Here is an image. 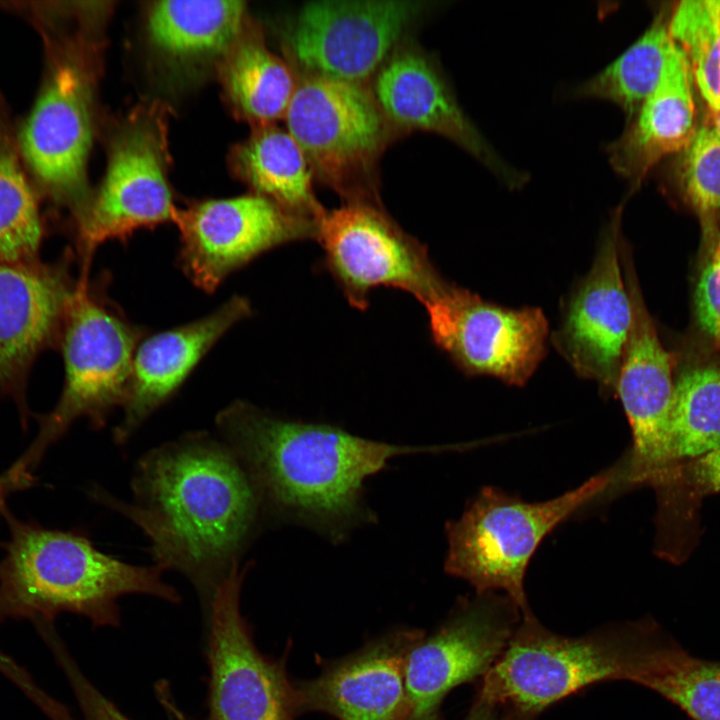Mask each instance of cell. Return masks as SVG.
<instances>
[{
	"mask_svg": "<svg viewBox=\"0 0 720 720\" xmlns=\"http://www.w3.org/2000/svg\"><path fill=\"white\" fill-rule=\"evenodd\" d=\"M131 487V503L97 486L89 493L140 528L156 565L183 574L209 604L264 517L245 469L223 441L193 432L146 453Z\"/></svg>",
	"mask_w": 720,
	"mask_h": 720,
	"instance_id": "6da1fadb",
	"label": "cell"
},
{
	"mask_svg": "<svg viewBox=\"0 0 720 720\" xmlns=\"http://www.w3.org/2000/svg\"><path fill=\"white\" fill-rule=\"evenodd\" d=\"M222 441L248 474L263 516L343 541L374 520L363 483L396 456L438 448L373 441L323 423L288 420L236 401L216 417Z\"/></svg>",
	"mask_w": 720,
	"mask_h": 720,
	"instance_id": "7a4b0ae2",
	"label": "cell"
},
{
	"mask_svg": "<svg viewBox=\"0 0 720 720\" xmlns=\"http://www.w3.org/2000/svg\"><path fill=\"white\" fill-rule=\"evenodd\" d=\"M3 517L10 538L0 560V615L50 617L68 611L96 626H117V600L146 594L179 602L177 590L162 579L157 565L138 566L98 550L80 530L61 531Z\"/></svg>",
	"mask_w": 720,
	"mask_h": 720,
	"instance_id": "3957f363",
	"label": "cell"
},
{
	"mask_svg": "<svg viewBox=\"0 0 720 720\" xmlns=\"http://www.w3.org/2000/svg\"><path fill=\"white\" fill-rule=\"evenodd\" d=\"M649 623L609 625L581 637L546 629L531 613L482 676L468 717L536 720L548 706L598 682L630 681Z\"/></svg>",
	"mask_w": 720,
	"mask_h": 720,
	"instance_id": "277c9868",
	"label": "cell"
},
{
	"mask_svg": "<svg viewBox=\"0 0 720 720\" xmlns=\"http://www.w3.org/2000/svg\"><path fill=\"white\" fill-rule=\"evenodd\" d=\"M620 476V467L611 468L543 502H525L496 487L482 488L462 516L447 523L445 570L469 582L477 594L503 591L523 613L529 612L524 576L541 541L619 483Z\"/></svg>",
	"mask_w": 720,
	"mask_h": 720,
	"instance_id": "5b68a950",
	"label": "cell"
},
{
	"mask_svg": "<svg viewBox=\"0 0 720 720\" xmlns=\"http://www.w3.org/2000/svg\"><path fill=\"white\" fill-rule=\"evenodd\" d=\"M82 274L67 307L59 347L65 377L60 398L38 417L36 438L12 465L32 475L47 449L79 418L93 429L123 406L142 330L132 325Z\"/></svg>",
	"mask_w": 720,
	"mask_h": 720,
	"instance_id": "8992f818",
	"label": "cell"
},
{
	"mask_svg": "<svg viewBox=\"0 0 720 720\" xmlns=\"http://www.w3.org/2000/svg\"><path fill=\"white\" fill-rule=\"evenodd\" d=\"M313 175L346 201H374L391 125L365 84L304 74L284 116Z\"/></svg>",
	"mask_w": 720,
	"mask_h": 720,
	"instance_id": "52a82bcc",
	"label": "cell"
},
{
	"mask_svg": "<svg viewBox=\"0 0 720 720\" xmlns=\"http://www.w3.org/2000/svg\"><path fill=\"white\" fill-rule=\"evenodd\" d=\"M166 136L164 115L154 106L136 109L116 133L103 182L77 215L83 271L100 244L175 219Z\"/></svg>",
	"mask_w": 720,
	"mask_h": 720,
	"instance_id": "ba28073f",
	"label": "cell"
},
{
	"mask_svg": "<svg viewBox=\"0 0 720 720\" xmlns=\"http://www.w3.org/2000/svg\"><path fill=\"white\" fill-rule=\"evenodd\" d=\"M315 239L327 269L358 309L368 306L371 291L380 286L410 293L425 306L448 284L424 245L402 230L380 202L346 201L325 210Z\"/></svg>",
	"mask_w": 720,
	"mask_h": 720,
	"instance_id": "9c48e42d",
	"label": "cell"
},
{
	"mask_svg": "<svg viewBox=\"0 0 720 720\" xmlns=\"http://www.w3.org/2000/svg\"><path fill=\"white\" fill-rule=\"evenodd\" d=\"M522 610L495 592L462 599L434 633H423L405 660L407 710L404 720H442L445 696L483 676L506 648Z\"/></svg>",
	"mask_w": 720,
	"mask_h": 720,
	"instance_id": "30bf717a",
	"label": "cell"
},
{
	"mask_svg": "<svg viewBox=\"0 0 720 720\" xmlns=\"http://www.w3.org/2000/svg\"><path fill=\"white\" fill-rule=\"evenodd\" d=\"M423 10L417 1H312L297 12L285 41L304 74L364 84Z\"/></svg>",
	"mask_w": 720,
	"mask_h": 720,
	"instance_id": "8fae6325",
	"label": "cell"
},
{
	"mask_svg": "<svg viewBox=\"0 0 720 720\" xmlns=\"http://www.w3.org/2000/svg\"><path fill=\"white\" fill-rule=\"evenodd\" d=\"M246 568L236 563L209 603L207 720H293L295 685L282 662L260 653L241 614Z\"/></svg>",
	"mask_w": 720,
	"mask_h": 720,
	"instance_id": "7c38bea8",
	"label": "cell"
},
{
	"mask_svg": "<svg viewBox=\"0 0 720 720\" xmlns=\"http://www.w3.org/2000/svg\"><path fill=\"white\" fill-rule=\"evenodd\" d=\"M424 307L436 345L469 374L520 386L544 357L549 329L538 308H503L451 283Z\"/></svg>",
	"mask_w": 720,
	"mask_h": 720,
	"instance_id": "4fadbf2b",
	"label": "cell"
},
{
	"mask_svg": "<svg viewBox=\"0 0 720 720\" xmlns=\"http://www.w3.org/2000/svg\"><path fill=\"white\" fill-rule=\"evenodd\" d=\"M174 221L181 236V267L206 292L262 253L315 239L317 232V222L257 194L199 202L177 211Z\"/></svg>",
	"mask_w": 720,
	"mask_h": 720,
	"instance_id": "5bb4252c",
	"label": "cell"
},
{
	"mask_svg": "<svg viewBox=\"0 0 720 720\" xmlns=\"http://www.w3.org/2000/svg\"><path fill=\"white\" fill-rule=\"evenodd\" d=\"M621 210L611 216L593 265L571 295L553 336L573 369L608 392H615L634 320L618 254Z\"/></svg>",
	"mask_w": 720,
	"mask_h": 720,
	"instance_id": "9a60e30c",
	"label": "cell"
},
{
	"mask_svg": "<svg viewBox=\"0 0 720 720\" xmlns=\"http://www.w3.org/2000/svg\"><path fill=\"white\" fill-rule=\"evenodd\" d=\"M627 284L634 320L615 392L631 427L632 447L624 463L621 483L649 484L657 491L673 469L670 455L672 358L657 335L629 270Z\"/></svg>",
	"mask_w": 720,
	"mask_h": 720,
	"instance_id": "2e32d148",
	"label": "cell"
},
{
	"mask_svg": "<svg viewBox=\"0 0 720 720\" xmlns=\"http://www.w3.org/2000/svg\"><path fill=\"white\" fill-rule=\"evenodd\" d=\"M68 264L67 258L55 264L0 263V395L15 402L23 425L32 365L41 352L60 344L77 283Z\"/></svg>",
	"mask_w": 720,
	"mask_h": 720,
	"instance_id": "e0dca14e",
	"label": "cell"
},
{
	"mask_svg": "<svg viewBox=\"0 0 720 720\" xmlns=\"http://www.w3.org/2000/svg\"><path fill=\"white\" fill-rule=\"evenodd\" d=\"M372 93L393 128L437 133L492 170L507 186L526 175L508 166L465 115L432 61L416 48L397 47L374 75Z\"/></svg>",
	"mask_w": 720,
	"mask_h": 720,
	"instance_id": "ac0fdd59",
	"label": "cell"
},
{
	"mask_svg": "<svg viewBox=\"0 0 720 720\" xmlns=\"http://www.w3.org/2000/svg\"><path fill=\"white\" fill-rule=\"evenodd\" d=\"M422 634L390 632L295 685L298 712L320 711L338 720H404L406 655Z\"/></svg>",
	"mask_w": 720,
	"mask_h": 720,
	"instance_id": "d6986e66",
	"label": "cell"
},
{
	"mask_svg": "<svg viewBox=\"0 0 720 720\" xmlns=\"http://www.w3.org/2000/svg\"><path fill=\"white\" fill-rule=\"evenodd\" d=\"M91 82L76 62L59 65L21 133L23 155L55 195L77 203L83 195L91 145Z\"/></svg>",
	"mask_w": 720,
	"mask_h": 720,
	"instance_id": "ffe728a7",
	"label": "cell"
},
{
	"mask_svg": "<svg viewBox=\"0 0 720 720\" xmlns=\"http://www.w3.org/2000/svg\"><path fill=\"white\" fill-rule=\"evenodd\" d=\"M250 313L248 300L234 296L203 318L139 342L123 404L124 416L114 429V442L127 443L142 423L178 390L211 347Z\"/></svg>",
	"mask_w": 720,
	"mask_h": 720,
	"instance_id": "44dd1931",
	"label": "cell"
},
{
	"mask_svg": "<svg viewBox=\"0 0 720 720\" xmlns=\"http://www.w3.org/2000/svg\"><path fill=\"white\" fill-rule=\"evenodd\" d=\"M692 74L676 44L657 88L607 149L613 169L637 187L663 157L682 151L695 129Z\"/></svg>",
	"mask_w": 720,
	"mask_h": 720,
	"instance_id": "7402d4cb",
	"label": "cell"
},
{
	"mask_svg": "<svg viewBox=\"0 0 720 720\" xmlns=\"http://www.w3.org/2000/svg\"><path fill=\"white\" fill-rule=\"evenodd\" d=\"M236 173L283 209L317 222L325 209L312 184V169L297 142L271 125L258 129L232 153Z\"/></svg>",
	"mask_w": 720,
	"mask_h": 720,
	"instance_id": "603a6c76",
	"label": "cell"
},
{
	"mask_svg": "<svg viewBox=\"0 0 720 720\" xmlns=\"http://www.w3.org/2000/svg\"><path fill=\"white\" fill-rule=\"evenodd\" d=\"M244 14L243 1H160L149 10L148 32L175 58L225 54L241 34Z\"/></svg>",
	"mask_w": 720,
	"mask_h": 720,
	"instance_id": "cb8c5ba5",
	"label": "cell"
},
{
	"mask_svg": "<svg viewBox=\"0 0 720 720\" xmlns=\"http://www.w3.org/2000/svg\"><path fill=\"white\" fill-rule=\"evenodd\" d=\"M222 80L236 112L259 127L284 118L297 85L290 67L262 40L241 34L225 53Z\"/></svg>",
	"mask_w": 720,
	"mask_h": 720,
	"instance_id": "d4e9b609",
	"label": "cell"
},
{
	"mask_svg": "<svg viewBox=\"0 0 720 720\" xmlns=\"http://www.w3.org/2000/svg\"><path fill=\"white\" fill-rule=\"evenodd\" d=\"M630 681L661 694L694 720H720V663L695 658L652 635Z\"/></svg>",
	"mask_w": 720,
	"mask_h": 720,
	"instance_id": "484cf974",
	"label": "cell"
},
{
	"mask_svg": "<svg viewBox=\"0 0 720 720\" xmlns=\"http://www.w3.org/2000/svg\"><path fill=\"white\" fill-rule=\"evenodd\" d=\"M675 46L668 12L662 9L641 37L602 71L579 84L574 94L609 100L633 118L657 88Z\"/></svg>",
	"mask_w": 720,
	"mask_h": 720,
	"instance_id": "4316f807",
	"label": "cell"
},
{
	"mask_svg": "<svg viewBox=\"0 0 720 720\" xmlns=\"http://www.w3.org/2000/svg\"><path fill=\"white\" fill-rule=\"evenodd\" d=\"M720 447V367L689 369L674 382L670 419L673 468Z\"/></svg>",
	"mask_w": 720,
	"mask_h": 720,
	"instance_id": "83f0119b",
	"label": "cell"
},
{
	"mask_svg": "<svg viewBox=\"0 0 720 720\" xmlns=\"http://www.w3.org/2000/svg\"><path fill=\"white\" fill-rule=\"evenodd\" d=\"M656 493L657 538L672 547H690L698 505L704 497L720 493V447L675 466Z\"/></svg>",
	"mask_w": 720,
	"mask_h": 720,
	"instance_id": "f1b7e54d",
	"label": "cell"
},
{
	"mask_svg": "<svg viewBox=\"0 0 720 720\" xmlns=\"http://www.w3.org/2000/svg\"><path fill=\"white\" fill-rule=\"evenodd\" d=\"M669 33L710 109H720V0L679 2L669 16Z\"/></svg>",
	"mask_w": 720,
	"mask_h": 720,
	"instance_id": "f546056e",
	"label": "cell"
},
{
	"mask_svg": "<svg viewBox=\"0 0 720 720\" xmlns=\"http://www.w3.org/2000/svg\"><path fill=\"white\" fill-rule=\"evenodd\" d=\"M43 233L28 181L14 157L0 150V263L39 260Z\"/></svg>",
	"mask_w": 720,
	"mask_h": 720,
	"instance_id": "4dcf8cb0",
	"label": "cell"
},
{
	"mask_svg": "<svg viewBox=\"0 0 720 720\" xmlns=\"http://www.w3.org/2000/svg\"><path fill=\"white\" fill-rule=\"evenodd\" d=\"M681 152L677 178L686 198L706 216L720 214V130L702 123Z\"/></svg>",
	"mask_w": 720,
	"mask_h": 720,
	"instance_id": "1f68e13d",
	"label": "cell"
},
{
	"mask_svg": "<svg viewBox=\"0 0 720 720\" xmlns=\"http://www.w3.org/2000/svg\"><path fill=\"white\" fill-rule=\"evenodd\" d=\"M694 299L699 328L708 338L720 344V243L699 274Z\"/></svg>",
	"mask_w": 720,
	"mask_h": 720,
	"instance_id": "d6a6232c",
	"label": "cell"
},
{
	"mask_svg": "<svg viewBox=\"0 0 720 720\" xmlns=\"http://www.w3.org/2000/svg\"><path fill=\"white\" fill-rule=\"evenodd\" d=\"M62 663L86 720H130L64 656Z\"/></svg>",
	"mask_w": 720,
	"mask_h": 720,
	"instance_id": "836d02e7",
	"label": "cell"
},
{
	"mask_svg": "<svg viewBox=\"0 0 720 720\" xmlns=\"http://www.w3.org/2000/svg\"><path fill=\"white\" fill-rule=\"evenodd\" d=\"M33 478L22 476L12 469L0 474V513L6 507V499L12 493L31 485Z\"/></svg>",
	"mask_w": 720,
	"mask_h": 720,
	"instance_id": "e575fe53",
	"label": "cell"
},
{
	"mask_svg": "<svg viewBox=\"0 0 720 720\" xmlns=\"http://www.w3.org/2000/svg\"><path fill=\"white\" fill-rule=\"evenodd\" d=\"M711 120L720 130V109H710Z\"/></svg>",
	"mask_w": 720,
	"mask_h": 720,
	"instance_id": "d590c367",
	"label": "cell"
},
{
	"mask_svg": "<svg viewBox=\"0 0 720 720\" xmlns=\"http://www.w3.org/2000/svg\"><path fill=\"white\" fill-rule=\"evenodd\" d=\"M465 720H473V719L467 716V718Z\"/></svg>",
	"mask_w": 720,
	"mask_h": 720,
	"instance_id": "8d00e7d4",
	"label": "cell"
}]
</instances>
